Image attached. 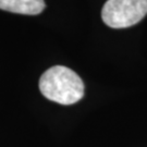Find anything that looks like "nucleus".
<instances>
[{"label": "nucleus", "instance_id": "nucleus-1", "mask_svg": "<svg viewBox=\"0 0 147 147\" xmlns=\"http://www.w3.org/2000/svg\"><path fill=\"white\" fill-rule=\"evenodd\" d=\"M39 89L47 99L60 105H73L84 96V83L73 70L55 65L39 79Z\"/></svg>", "mask_w": 147, "mask_h": 147}, {"label": "nucleus", "instance_id": "nucleus-2", "mask_svg": "<svg viewBox=\"0 0 147 147\" xmlns=\"http://www.w3.org/2000/svg\"><path fill=\"white\" fill-rule=\"evenodd\" d=\"M147 14V0H108L101 10L106 25L125 28L135 25Z\"/></svg>", "mask_w": 147, "mask_h": 147}, {"label": "nucleus", "instance_id": "nucleus-3", "mask_svg": "<svg viewBox=\"0 0 147 147\" xmlns=\"http://www.w3.org/2000/svg\"><path fill=\"white\" fill-rule=\"evenodd\" d=\"M0 9L12 13L36 16L45 9L44 0H0Z\"/></svg>", "mask_w": 147, "mask_h": 147}]
</instances>
